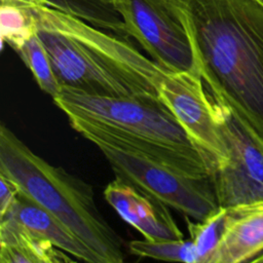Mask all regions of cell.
<instances>
[{
	"instance_id": "obj_1",
	"label": "cell",
	"mask_w": 263,
	"mask_h": 263,
	"mask_svg": "<svg viewBox=\"0 0 263 263\" xmlns=\"http://www.w3.org/2000/svg\"><path fill=\"white\" fill-rule=\"evenodd\" d=\"M173 2L189 31L208 89L263 149V3Z\"/></svg>"
},
{
	"instance_id": "obj_2",
	"label": "cell",
	"mask_w": 263,
	"mask_h": 263,
	"mask_svg": "<svg viewBox=\"0 0 263 263\" xmlns=\"http://www.w3.org/2000/svg\"><path fill=\"white\" fill-rule=\"evenodd\" d=\"M29 5L61 85L98 96L159 99L168 71L123 37L97 29L47 0Z\"/></svg>"
},
{
	"instance_id": "obj_3",
	"label": "cell",
	"mask_w": 263,
	"mask_h": 263,
	"mask_svg": "<svg viewBox=\"0 0 263 263\" xmlns=\"http://www.w3.org/2000/svg\"><path fill=\"white\" fill-rule=\"evenodd\" d=\"M52 100L76 132H92L192 177L215 173L160 99L98 96L62 85Z\"/></svg>"
},
{
	"instance_id": "obj_4",
	"label": "cell",
	"mask_w": 263,
	"mask_h": 263,
	"mask_svg": "<svg viewBox=\"0 0 263 263\" xmlns=\"http://www.w3.org/2000/svg\"><path fill=\"white\" fill-rule=\"evenodd\" d=\"M0 174L65 224L102 263L123 262V241L98 208L91 185L37 155L4 123L0 126Z\"/></svg>"
},
{
	"instance_id": "obj_5",
	"label": "cell",
	"mask_w": 263,
	"mask_h": 263,
	"mask_svg": "<svg viewBox=\"0 0 263 263\" xmlns=\"http://www.w3.org/2000/svg\"><path fill=\"white\" fill-rule=\"evenodd\" d=\"M78 133L98 147L116 178L184 216L203 221L220 209L213 177H192L92 132L82 129Z\"/></svg>"
},
{
	"instance_id": "obj_6",
	"label": "cell",
	"mask_w": 263,
	"mask_h": 263,
	"mask_svg": "<svg viewBox=\"0 0 263 263\" xmlns=\"http://www.w3.org/2000/svg\"><path fill=\"white\" fill-rule=\"evenodd\" d=\"M113 8L126 36L137 40L160 67L201 72L193 41L173 0H119Z\"/></svg>"
},
{
	"instance_id": "obj_7",
	"label": "cell",
	"mask_w": 263,
	"mask_h": 263,
	"mask_svg": "<svg viewBox=\"0 0 263 263\" xmlns=\"http://www.w3.org/2000/svg\"><path fill=\"white\" fill-rule=\"evenodd\" d=\"M158 93L215 171L225 164L229 154L220 126L218 104L201 72L168 71L160 82Z\"/></svg>"
},
{
	"instance_id": "obj_8",
	"label": "cell",
	"mask_w": 263,
	"mask_h": 263,
	"mask_svg": "<svg viewBox=\"0 0 263 263\" xmlns=\"http://www.w3.org/2000/svg\"><path fill=\"white\" fill-rule=\"evenodd\" d=\"M217 104L220 126L229 154L227 162L213 175L218 203L220 208H231L261 201L263 149L224 104L218 101Z\"/></svg>"
},
{
	"instance_id": "obj_9",
	"label": "cell",
	"mask_w": 263,
	"mask_h": 263,
	"mask_svg": "<svg viewBox=\"0 0 263 263\" xmlns=\"http://www.w3.org/2000/svg\"><path fill=\"white\" fill-rule=\"evenodd\" d=\"M104 196L120 218L138 230L144 238H184L171 215L170 206L121 179L115 178L110 182L104 190Z\"/></svg>"
},
{
	"instance_id": "obj_10",
	"label": "cell",
	"mask_w": 263,
	"mask_h": 263,
	"mask_svg": "<svg viewBox=\"0 0 263 263\" xmlns=\"http://www.w3.org/2000/svg\"><path fill=\"white\" fill-rule=\"evenodd\" d=\"M225 209L223 231L209 263L252 262L263 251V200Z\"/></svg>"
},
{
	"instance_id": "obj_11",
	"label": "cell",
	"mask_w": 263,
	"mask_h": 263,
	"mask_svg": "<svg viewBox=\"0 0 263 263\" xmlns=\"http://www.w3.org/2000/svg\"><path fill=\"white\" fill-rule=\"evenodd\" d=\"M3 217L16 220L28 229L81 261L102 263L98 255L65 224L21 191L8 212L0 218Z\"/></svg>"
},
{
	"instance_id": "obj_12",
	"label": "cell",
	"mask_w": 263,
	"mask_h": 263,
	"mask_svg": "<svg viewBox=\"0 0 263 263\" xmlns=\"http://www.w3.org/2000/svg\"><path fill=\"white\" fill-rule=\"evenodd\" d=\"M73 258L10 217L0 218V263H68Z\"/></svg>"
},
{
	"instance_id": "obj_13",
	"label": "cell",
	"mask_w": 263,
	"mask_h": 263,
	"mask_svg": "<svg viewBox=\"0 0 263 263\" xmlns=\"http://www.w3.org/2000/svg\"><path fill=\"white\" fill-rule=\"evenodd\" d=\"M1 41L14 51L36 34V22L30 5L1 1Z\"/></svg>"
},
{
	"instance_id": "obj_14",
	"label": "cell",
	"mask_w": 263,
	"mask_h": 263,
	"mask_svg": "<svg viewBox=\"0 0 263 263\" xmlns=\"http://www.w3.org/2000/svg\"><path fill=\"white\" fill-rule=\"evenodd\" d=\"M15 52L31 71L40 89L53 99L59 93L62 85L53 72L48 54L37 33L16 49Z\"/></svg>"
},
{
	"instance_id": "obj_15",
	"label": "cell",
	"mask_w": 263,
	"mask_h": 263,
	"mask_svg": "<svg viewBox=\"0 0 263 263\" xmlns=\"http://www.w3.org/2000/svg\"><path fill=\"white\" fill-rule=\"evenodd\" d=\"M128 247L130 253L139 257L170 262H199L196 248L191 239L150 240L145 238L132 240Z\"/></svg>"
},
{
	"instance_id": "obj_16",
	"label": "cell",
	"mask_w": 263,
	"mask_h": 263,
	"mask_svg": "<svg viewBox=\"0 0 263 263\" xmlns=\"http://www.w3.org/2000/svg\"><path fill=\"white\" fill-rule=\"evenodd\" d=\"M225 212V208H220L205 220L196 222L190 221L189 217L185 216L190 239L194 243L198 254V263H209L211 255L216 249L223 231Z\"/></svg>"
},
{
	"instance_id": "obj_17",
	"label": "cell",
	"mask_w": 263,
	"mask_h": 263,
	"mask_svg": "<svg viewBox=\"0 0 263 263\" xmlns=\"http://www.w3.org/2000/svg\"><path fill=\"white\" fill-rule=\"evenodd\" d=\"M0 217L4 216L20 193L18 186L8 177L0 174Z\"/></svg>"
},
{
	"instance_id": "obj_18",
	"label": "cell",
	"mask_w": 263,
	"mask_h": 263,
	"mask_svg": "<svg viewBox=\"0 0 263 263\" xmlns=\"http://www.w3.org/2000/svg\"><path fill=\"white\" fill-rule=\"evenodd\" d=\"M86 1H91V2H95L99 5H102V6H110V7H114V5L119 1V0H86ZM114 9V8H113Z\"/></svg>"
},
{
	"instance_id": "obj_19",
	"label": "cell",
	"mask_w": 263,
	"mask_h": 263,
	"mask_svg": "<svg viewBox=\"0 0 263 263\" xmlns=\"http://www.w3.org/2000/svg\"><path fill=\"white\" fill-rule=\"evenodd\" d=\"M252 262H255V263H263V251H262L259 255H257V256L253 259Z\"/></svg>"
},
{
	"instance_id": "obj_20",
	"label": "cell",
	"mask_w": 263,
	"mask_h": 263,
	"mask_svg": "<svg viewBox=\"0 0 263 263\" xmlns=\"http://www.w3.org/2000/svg\"><path fill=\"white\" fill-rule=\"evenodd\" d=\"M260 1H261V2H262V3H263V0H260Z\"/></svg>"
}]
</instances>
